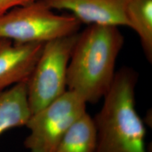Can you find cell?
I'll return each mask as SVG.
<instances>
[{"label": "cell", "mask_w": 152, "mask_h": 152, "mask_svg": "<svg viewBox=\"0 0 152 152\" xmlns=\"http://www.w3.org/2000/svg\"><path fill=\"white\" fill-rule=\"evenodd\" d=\"M124 37L118 27L90 25L78 34L67 70L68 90L96 104L111 88Z\"/></svg>", "instance_id": "obj_1"}, {"label": "cell", "mask_w": 152, "mask_h": 152, "mask_svg": "<svg viewBox=\"0 0 152 152\" xmlns=\"http://www.w3.org/2000/svg\"><path fill=\"white\" fill-rule=\"evenodd\" d=\"M81 23L59 15L43 0H35L0 16V39L17 43H46L77 33Z\"/></svg>", "instance_id": "obj_3"}, {"label": "cell", "mask_w": 152, "mask_h": 152, "mask_svg": "<svg viewBox=\"0 0 152 152\" xmlns=\"http://www.w3.org/2000/svg\"><path fill=\"white\" fill-rule=\"evenodd\" d=\"M53 10L69 11L80 22L98 26H128V0H43Z\"/></svg>", "instance_id": "obj_6"}, {"label": "cell", "mask_w": 152, "mask_h": 152, "mask_svg": "<svg viewBox=\"0 0 152 152\" xmlns=\"http://www.w3.org/2000/svg\"><path fill=\"white\" fill-rule=\"evenodd\" d=\"M79 33L47 42L27 81L31 114L59 97L66 91L67 70Z\"/></svg>", "instance_id": "obj_4"}, {"label": "cell", "mask_w": 152, "mask_h": 152, "mask_svg": "<svg viewBox=\"0 0 152 152\" xmlns=\"http://www.w3.org/2000/svg\"><path fill=\"white\" fill-rule=\"evenodd\" d=\"M35 0H0V16L11 9L28 4Z\"/></svg>", "instance_id": "obj_11"}, {"label": "cell", "mask_w": 152, "mask_h": 152, "mask_svg": "<svg viewBox=\"0 0 152 152\" xmlns=\"http://www.w3.org/2000/svg\"><path fill=\"white\" fill-rule=\"evenodd\" d=\"M96 147V125L86 112L66 131L54 152H95Z\"/></svg>", "instance_id": "obj_9"}, {"label": "cell", "mask_w": 152, "mask_h": 152, "mask_svg": "<svg viewBox=\"0 0 152 152\" xmlns=\"http://www.w3.org/2000/svg\"><path fill=\"white\" fill-rule=\"evenodd\" d=\"M87 103L78 94L66 90L48 105L31 114L26 126L30 134L24 146L30 152H54L63 136L86 113Z\"/></svg>", "instance_id": "obj_5"}, {"label": "cell", "mask_w": 152, "mask_h": 152, "mask_svg": "<svg viewBox=\"0 0 152 152\" xmlns=\"http://www.w3.org/2000/svg\"><path fill=\"white\" fill-rule=\"evenodd\" d=\"M138 75L124 67L115 72L111 88L94 121L96 129L95 152H147L146 129L135 109Z\"/></svg>", "instance_id": "obj_2"}, {"label": "cell", "mask_w": 152, "mask_h": 152, "mask_svg": "<svg viewBox=\"0 0 152 152\" xmlns=\"http://www.w3.org/2000/svg\"><path fill=\"white\" fill-rule=\"evenodd\" d=\"M126 16L128 27L136 32L144 55L152 61V0H128Z\"/></svg>", "instance_id": "obj_10"}, {"label": "cell", "mask_w": 152, "mask_h": 152, "mask_svg": "<svg viewBox=\"0 0 152 152\" xmlns=\"http://www.w3.org/2000/svg\"><path fill=\"white\" fill-rule=\"evenodd\" d=\"M30 115L27 82L0 91V135L11 128L26 126Z\"/></svg>", "instance_id": "obj_8"}, {"label": "cell", "mask_w": 152, "mask_h": 152, "mask_svg": "<svg viewBox=\"0 0 152 152\" xmlns=\"http://www.w3.org/2000/svg\"><path fill=\"white\" fill-rule=\"evenodd\" d=\"M45 43H17L0 39V91L27 82Z\"/></svg>", "instance_id": "obj_7"}]
</instances>
